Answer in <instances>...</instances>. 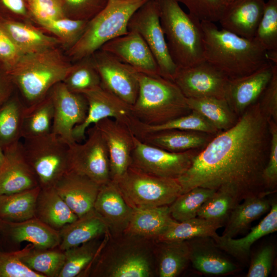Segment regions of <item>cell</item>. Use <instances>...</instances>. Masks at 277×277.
Wrapping results in <instances>:
<instances>
[{"instance_id":"31","label":"cell","mask_w":277,"mask_h":277,"mask_svg":"<svg viewBox=\"0 0 277 277\" xmlns=\"http://www.w3.org/2000/svg\"><path fill=\"white\" fill-rule=\"evenodd\" d=\"M153 252L157 276H178L190 263L187 241H154Z\"/></svg>"},{"instance_id":"19","label":"cell","mask_w":277,"mask_h":277,"mask_svg":"<svg viewBox=\"0 0 277 277\" xmlns=\"http://www.w3.org/2000/svg\"><path fill=\"white\" fill-rule=\"evenodd\" d=\"M100 49L107 52L139 72L160 74L156 62L141 35L128 32L105 44Z\"/></svg>"},{"instance_id":"36","label":"cell","mask_w":277,"mask_h":277,"mask_svg":"<svg viewBox=\"0 0 277 277\" xmlns=\"http://www.w3.org/2000/svg\"><path fill=\"white\" fill-rule=\"evenodd\" d=\"M18 251L19 260L30 269L44 277H58L65 262L64 251L38 249L29 244Z\"/></svg>"},{"instance_id":"57","label":"cell","mask_w":277,"mask_h":277,"mask_svg":"<svg viewBox=\"0 0 277 277\" xmlns=\"http://www.w3.org/2000/svg\"><path fill=\"white\" fill-rule=\"evenodd\" d=\"M4 158V151L2 149V148L0 147V165L2 163Z\"/></svg>"},{"instance_id":"51","label":"cell","mask_w":277,"mask_h":277,"mask_svg":"<svg viewBox=\"0 0 277 277\" xmlns=\"http://www.w3.org/2000/svg\"><path fill=\"white\" fill-rule=\"evenodd\" d=\"M0 277H44L26 267L19 260L18 251H0Z\"/></svg>"},{"instance_id":"6","label":"cell","mask_w":277,"mask_h":277,"mask_svg":"<svg viewBox=\"0 0 277 277\" xmlns=\"http://www.w3.org/2000/svg\"><path fill=\"white\" fill-rule=\"evenodd\" d=\"M138 77V91L132 111L141 123L160 125L191 111L186 97L173 81L139 71Z\"/></svg>"},{"instance_id":"30","label":"cell","mask_w":277,"mask_h":277,"mask_svg":"<svg viewBox=\"0 0 277 277\" xmlns=\"http://www.w3.org/2000/svg\"><path fill=\"white\" fill-rule=\"evenodd\" d=\"M169 205L133 209L129 224L124 232L155 240L174 222Z\"/></svg>"},{"instance_id":"23","label":"cell","mask_w":277,"mask_h":277,"mask_svg":"<svg viewBox=\"0 0 277 277\" xmlns=\"http://www.w3.org/2000/svg\"><path fill=\"white\" fill-rule=\"evenodd\" d=\"M93 209L104 220L112 235L126 230L133 212L111 180L100 186Z\"/></svg>"},{"instance_id":"20","label":"cell","mask_w":277,"mask_h":277,"mask_svg":"<svg viewBox=\"0 0 277 277\" xmlns=\"http://www.w3.org/2000/svg\"><path fill=\"white\" fill-rule=\"evenodd\" d=\"M0 165V195L9 194L38 186L37 178L24 155L22 142L4 150Z\"/></svg>"},{"instance_id":"2","label":"cell","mask_w":277,"mask_h":277,"mask_svg":"<svg viewBox=\"0 0 277 277\" xmlns=\"http://www.w3.org/2000/svg\"><path fill=\"white\" fill-rule=\"evenodd\" d=\"M154 241L123 232L109 234L99 253L83 276H157Z\"/></svg>"},{"instance_id":"28","label":"cell","mask_w":277,"mask_h":277,"mask_svg":"<svg viewBox=\"0 0 277 277\" xmlns=\"http://www.w3.org/2000/svg\"><path fill=\"white\" fill-rule=\"evenodd\" d=\"M59 230L58 248L62 251L109 233L106 224L93 208Z\"/></svg>"},{"instance_id":"56","label":"cell","mask_w":277,"mask_h":277,"mask_svg":"<svg viewBox=\"0 0 277 277\" xmlns=\"http://www.w3.org/2000/svg\"><path fill=\"white\" fill-rule=\"evenodd\" d=\"M14 88L8 71L0 65V106L12 95Z\"/></svg>"},{"instance_id":"34","label":"cell","mask_w":277,"mask_h":277,"mask_svg":"<svg viewBox=\"0 0 277 277\" xmlns=\"http://www.w3.org/2000/svg\"><path fill=\"white\" fill-rule=\"evenodd\" d=\"M39 186L23 191L0 195V220L19 222L35 216Z\"/></svg>"},{"instance_id":"54","label":"cell","mask_w":277,"mask_h":277,"mask_svg":"<svg viewBox=\"0 0 277 277\" xmlns=\"http://www.w3.org/2000/svg\"><path fill=\"white\" fill-rule=\"evenodd\" d=\"M22 53L0 27V65L8 72L22 56Z\"/></svg>"},{"instance_id":"5","label":"cell","mask_w":277,"mask_h":277,"mask_svg":"<svg viewBox=\"0 0 277 277\" xmlns=\"http://www.w3.org/2000/svg\"><path fill=\"white\" fill-rule=\"evenodd\" d=\"M155 1L169 52L177 68L205 60L201 21L186 13L176 0Z\"/></svg>"},{"instance_id":"37","label":"cell","mask_w":277,"mask_h":277,"mask_svg":"<svg viewBox=\"0 0 277 277\" xmlns=\"http://www.w3.org/2000/svg\"><path fill=\"white\" fill-rule=\"evenodd\" d=\"M191 111L206 118L220 132L235 124L239 117L232 110L225 98L213 97L186 98Z\"/></svg>"},{"instance_id":"22","label":"cell","mask_w":277,"mask_h":277,"mask_svg":"<svg viewBox=\"0 0 277 277\" xmlns=\"http://www.w3.org/2000/svg\"><path fill=\"white\" fill-rule=\"evenodd\" d=\"M53 187L78 217L93 208L100 185L85 175L69 170Z\"/></svg>"},{"instance_id":"40","label":"cell","mask_w":277,"mask_h":277,"mask_svg":"<svg viewBox=\"0 0 277 277\" xmlns=\"http://www.w3.org/2000/svg\"><path fill=\"white\" fill-rule=\"evenodd\" d=\"M222 226L197 216L184 221H175L154 241H184L200 237L218 240L216 230Z\"/></svg>"},{"instance_id":"8","label":"cell","mask_w":277,"mask_h":277,"mask_svg":"<svg viewBox=\"0 0 277 277\" xmlns=\"http://www.w3.org/2000/svg\"><path fill=\"white\" fill-rule=\"evenodd\" d=\"M112 181L133 209L169 206L182 194L177 179L156 176L131 166Z\"/></svg>"},{"instance_id":"42","label":"cell","mask_w":277,"mask_h":277,"mask_svg":"<svg viewBox=\"0 0 277 277\" xmlns=\"http://www.w3.org/2000/svg\"><path fill=\"white\" fill-rule=\"evenodd\" d=\"M216 190L197 187L181 194L169 205L171 217L177 222H182L197 216L202 206Z\"/></svg>"},{"instance_id":"46","label":"cell","mask_w":277,"mask_h":277,"mask_svg":"<svg viewBox=\"0 0 277 277\" xmlns=\"http://www.w3.org/2000/svg\"><path fill=\"white\" fill-rule=\"evenodd\" d=\"M201 22H219L227 6V0H176Z\"/></svg>"},{"instance_id":"7","label":"cell","mask_w":277,"mask_h":277,"mask_svg":"<svg viewBox=\"0 0 277 277\" xmlns=\"http://www.w3.org/2000/svg\"><path fill=\"white\" fill-rule=\"evenodd\" d=\"M148 0H109L105 7L88 21L78 40L70 48L75 60L92 55L105 44L128 32L133 13Z\"/></svg>"},{"instance_id":"38","label":"cell","mask_w":277,"mask_h":277,"mask_svg":"<svg viewBox=\"0 0 277 277\" xmlns=\"http://www.w3.org/2000/svg\"><path fill=\"white\" fill-rule=\"evenodd\" d=\"M54 108L49 93L41 100L25 107L23 115L22 138L41 136L51 133Z\"/></svg>"},{"instance_id":"48","label":"cell","mask_w":277,"mask_h":277,"mask_svg":"<svg viewBox=\"0 0 277 277\" xmlns=\"http://www.w3.org/2000/svg\"><path fill=\"white\" fill-rule=\"evenodd\" d=\"M109 0H61L65 16L89 21L102 10Z\"/></svg>"},{"instance_id":"13","label":"cell","mask_w":277,"mask_h":277,"mask_svg":"<svg viewBox=\"0 0 277 277\" xmlns=\"http://www.w3.org/2000/svg\"><path fill=\"white\" fill-rule=\"evenodd\" d=\"M83 94L87 102L88 109L84 122L76 125L73 130L75 142H81L85 138L87 129L100 121L111 118L127 125L132 130L137 122L130 105L101 85L84 91ZM132 131V130H131Z\"/></svg>"},{"instance_id":"15","label":"cell","mask_w":277,"mask_h":277,"mask_svg":"<svg viewBox=\"0 0 277 277\" xmlns=\"http://www.w3.org/2000/svg\"><path fill=\"white\" fill-rule=\"evenodd\" d=\"M49 94L54 108L51 132L70 145L75 142L74 128L87 116V102L83 94L70 91L63 82L54 85Z\"/></svg>"},{"instance_id":"3","label":"cell","mask_w":277,"mask_h":277,"mask_svg":"<svg viewBox=\"0 0 277 277\" xmlns=\"http://www.w3.org/2000/svg\"><path fill=\"white\" fill-rule=\"evenodd\" d=\"M204 60L228 78L249 74L269 62L267 51L253 39L240 36L214 23L201 22Z\"/></svg>"},{"instance_id":"50","label":"cell","mask_w":277,"mask_h":277,"mask_svg":"<svg viewBox=\"0 0 277 277\" xmlns=\"http://www.w3.org/2000/svg\"><path fill=\"white\" fill-rule=\"evenodd\" d=\"M268 121L270 133V146L262 177L266 189L272 193L276 192L277 186V123L269 120Z\"/></svg>"},{"instance_id":"16","label":"cell","mask_w":277,"mask_h":277,"mask_svg":"<svg viewBox=\"0 0 277 277\" xmlns=\"http://www.w3.org/2000/svg\"><path fill=\"white\" fill-rule=\"evenodd\" d=\"M229 78L206 60L177 68L173 81L186 98H225Z\"/></svg>"},{"instance_id":"32","label":"cell","mask_w":277,"mask_h":277,"mask_svg":"<svg viewBox=\"0 0 277 277\" xmlns=\"http://www.w3.org/2000/svg\"><path fill=\"white\" fill-rule=\"evenodd\" d=\"M268 196H252L239 203L231 212L221 237L235 238L245 232L254 221L269 211L272 201Z\"/></svg>"},{"instance_id":"21","label":"cell","mask_w":277,"mask_h":277,"mask_svg":"<svg viewBox=\"0 0 277 277\" xmlns=\"http://www.w3.org/2000/svg\"><path fill=\"white\" fill-rule=\"evenodd\" d=\"M190 263L200 273L210 276L233 274L240 270L239 265L225 255L210 237H200L187 241Z\"/></svg>"},{"instance_id":"52","label":"cell","mask_w":277,"mask_h":277,"mask_svg":"<svg viewBox=\"0 0 277 277\" xmlns=\"http://www.w3.org/2000/svg\"><path fill=\"white\" fill-rule=\"evenodd\" d=\"M274 257V247L271 244L261 247L252 256L247 277H267L271 273Z\"/></svg>"},{"instance_id":"9","label":"cell","mask_w":277,"mask_h":277,"mask_svg":"<svg viewBox=\"0 0 277 277\" xmlns=\"http://www.w3.org/2000/svg\"><path fill=\"white\" fill-rule=\"evenodd\" d=\"M24 155L41 188L53 187L70 170L69 145L52 132L23 139Z\"/></svg>"},{"instance_id":"12","label":"cell","mask_w":277,"mask_h":277,"mask_svg":"<svg viewBox=\"0 0 277 277\" xmlns=\"http://www.w3.org/2000/svg\"><path fill=\"white\" fill-rule=\"evenodd\" d=\"M83 143L69 145L70 170L85 175L100 186L111 181L110 165L103 136L95 125L89 128Z\"/></svg>"},{"instance_id":"49","label":"cell","mask_w":277,"mask_h":277,"mask_svg":"<svg viewBox=\"0 0 277 277\" xmlns=\"http://www.w3.org/2000/svg\"><path fill=\"white\" fill-rule=\"evenodd\" d=\"M27 4L30 15L41 26L66 16L61 0H31Z\"/></svg>"},{"instance_id":"55","label":"cell","mask_w":277,"mask_h":277,"mask_svg":"<svg viewBox=\"0 0 277 277\" xmlns=\"http://www.w3.org/2000/svg\"><path fill=\"white\" fill-rule=\"evenodd\" d=\"M29 15L25 0H0V18L17 20Z\"/></svg>"},{"instance_id":"26","label":"cell","mask_w":277,"mask_h":277,"mask_svg":"<svg viewBox=\"0 0 277 277\" xmlns=\"http://www.w3.org/2000/svg\"><path fill=\"white\" fill-rule=\"evenodd\" d=\"M277 230V204L272 201L271 207L267 214L245 236L239 238L224 239L220 235L215 241L223 251L241 262H247L250 254L252 245L261 238Z\"/></svg>"},{"instance_id":"1","label":"cell","mask_w":277,"mask_h":277,"mask_svg":"<svg viewBox=\"0 0 277 277\" xmlns=\"http://www.w3.org/2000/svg\"><path fill=\"white\" fill-rule=\"evenodd\" d=\"M268 121L258 102L231 128L214 135L177 180L182 193L201 187L230 193L240 202L271 193L262 177L270 146Z\"/></svg>"},{"instance_id":"41","label":"cell","mask_w":277,"mask_h":277,"mask_svg":"<svg viewBox=\"0 0 277 277\" xmlns=\"http://www.w3.org/2000/svg\"><path fill=\"white\" fill-rule=\"evenodd\" d=\"M165 130L192 131L211 135H215L220 132L206 118L194 111L160 125H145L137 120L132 131L135 136H137L144 133Z\"/></svg>"},{"instance_id":"27","label":"cell","mask_w":277,"mask_h":277,"mask_svg":"<svg viewBox=\"0 0 277 277\" xmlns=\"http://www.w3.org/2000/svg\"><path fill=\"white\" fill-rule=\"evenodd\" d=\"M0 221L7 226L8 232L15 242H29L38 249H54L59 246L60 230L49 226L36 217L19 222Z\"/></svg>"},{"instance_id":"33","label":"cell","mask_w":277,"mask_h":277,"mask_svg":"<svg viewBox=\"0 0 277 277\" xmlns=\"http://www.w3.org/2000/svg\"><path fill=\"white\" fill-rule=\"evenodd\" d=\"M35 217L57 230L78 217L54 187L41 188L36 201Z\"/></svg>"},{"instance_id":"24","label":"cell","mask_w":277,"mask_h":277,"mask_svg":"<svg viewBox=\"0 0 277 277\" xmlns=\"http://www.w3.org/2000/svg\"><path fill=\"white\" fill-rule=\"evenodd\" d=\"M264 0H233L219 21L222 28L244 38H253L265 6Z\"/></svg>"},{"instance_id":"44","label":"cell","mask_w":277,"mask_h":277,"mask_svg":"<svg viewBox=\"0 0 277 277\" xmlns=\"http://www.w3.org/2000/svg\"><path fill=\"white\" fill-rule=\"evenodd\" d=\"M73 68L63 82L71 91L82 93L101 85L100 78L92 56L83 58Z\"/></svg>"},{"instance_id":"59","label":"cell","mask_w":277,"mask_h":277,"mask_svg":"<svg viewBox=\"0 0 277 277\" xmlns=\"http://www.w3.org/2000/svg\"><path fill=\"white\" fill-rule=\"evenodd\" d=\"M26 1V2L27 3L28 2L31 1V0H25Z\"/></svg>"},{"instance_id":"45","label":"cell","mask_w":277,"mask_h":277,"mask_svg":"<svg viewBox=\"0 0 277 277\" xmlns=\"http://www.w3.org/2000/svg\"><path fill=\"white\" fill-rule=\"evenodd\" d=\"M253 39L266 51L277 50V0H268L265 3Z\"/></svg>"},{"instance_id":"18","label":"cell","mask_w":277,"mask_h":277,"mask_svg":"<svg viewBox=\"0 0 277 277\" xmlns=\"http://www.w3.org/2000/svg\"><path fill=\"white\" fill-rule=\"evenodd\" d=\"M274 65L268 62L249 74L229 78L225 99L238 117L258 102L272 77Z\"/></svg>"},{"instance_id":"53","label":"cell","mask_w":277,"mask_h":277,"mask_svg":"<svg viewBox=\"0 0 277 277\" xmlns=\"http://www.w3.org/2000/svg\"><path fill=\"white\" fill-rule=\"evenodd\" d=\"M258 102L267 119L277 123V65H274L272 77Z\"/></svg>"},{"instance_id":"43","label":"cell","mask_w":277,"mask_h":277,"mask_svg":"<svg viewBox=\"0 0 277 277\" xmlns=\"http://www.w3.org/2000/svg\"><path fill=\"white\" fill-rule=\"evenodd\" d=\"M240 202L229 193L216 191L202 206L197 216L225 226L235 207Z\"/></svg>"},{"instance_id":"25","label":"cell","mask_w":277,"mask_h":277,"mask_svg":"<svg viewBox=\"0 0 277 277\" xmlns=\"http://www.w3.org/2000/svg\"><path fill=\"white\" fill-rule=\"evenodd\" d=\"M214 135L180 130H165L140 134L143 142L164 150L181 152L202 149Z\"/></svg>"},{"instance_id":"4","label":"cell","mask_w":277,"mask_h":277,"mask_svg":"<svg viewBox=\"0 0 277 277\" xmlns=\"http://www.w3.org/2000/svg\"><path fill=\"white\" fill-rule=\"evenodd\" d=\"M73 65L53 48L22 55L8 72L27 107L43 99L54 85L63 82Z\"/></svg>"},{"instance_id":"14","label":"cell","mask_w":277,"mask_h":277,"mask_svg":"<svg viewBox=\"0 0 277 277\" xmlns=\"http://www.w3.org/2000/svg\"><path fill=\"white\" fill-rule=\"evenodd\" d=\"M91 56L100 78L101 86L132 105L138 91V71L101 49Z\"/></svg>"},{"instance_id":"35","label":"cell","mask_w":277,"mask_h":277,"mask_svg":"<svg viewBox=\"0 0 277 277\" xmlns=\"http://www.w3.org/2000/svg\"><path fill=\"white\" fill-rule=\"evenodd\" d=\"M108 235L97 237L64 250V264L58 277L83 276L99 253Z\"/></svg>"},{"instance_id":"47","label":"cell","mask_w":277,"mask_h":277,"mask_svg":"<svg viewBox=\"0 0 277 277\" xmlns=\"http://www.w3.org/2000/svg\"><path fill=\"white\" fill-rule=\"evenodd\" d=\"M87 22L65 16L47 23L42 26L71 47L83 34Z\"/></svg>"},{"instance_id":"11","label":"cell","mask_w":277,"mask_h":277,"mask_svg":"<svg viewBox=\"0 0 277 277\" xmlns=\"http://www.w3.org/2000/svg\"><path fill=\"white\" fill-rule=\"evenodd\" d=\"M131 165L147 173L177 179L190 167L201 150L170 152L143 142L134 135Z\"/></svg>"},{"instance_id":"10","label":"cell","mask_w":277,"mask_h":277,"mask_svg":"<svg viewBox=\"0 0 277 277\" xmlns=\"http://www.w3.org/2000/svg\"><path fill=\"white\" fill-rule=\"evenodd\" d=\"M128 30L141 35L156 62L160 75L173 81L177 67L169 52L155 0H148L133 13Z\"/></svg>"},{"instance_id":"29","label":"cell","mask_w":277,"mask_h":277,"mask_svg":"<svg viewBox=\"0 0 277 277\" xmlns=\"http://www.w3.org/2000/svg\"><path fill=\"white\" fill-rule=\"evenodd\" d=\"M0 27L23 55L55 48L60 43L58 38L18 20L0 18Z\"/></svg>"},{"instance_id":"39","label":"cell","mask_w":277,"mask_h":277,"mask_svg":"<svg viewBox=\"0 0 277 277\" xmlns=\"http://www.w3.org/2000/svg\"><path fill=\"white\" fill-rule=\"evenodd\" d=\"M25 108L22 101L12 95L0 106V147L3 151L20 142Z\"/></svg>"},{"instance_id":"17","label":"cell","mask_w":277,"mask_h":277,"mask_svg":"<svg viewBox=\"0 0 277 277\" xmlns=\"http://www.w3.org/2000/svg\"><path fill=\"white\" fill-rule=\"evenodd\" d=\"M95 125L100 130L106 146L111 180H115L131 165L134 135L127 125L111 118L103 119Z\"/></svg>"},{"instance_id":"58","label":"cell","mask_w":277,"mask_h":277,"mask_svg":"<svg viewBox=\"0 0 277 277\" xmlns=\"http://www.w3.org/2000/svg\"><path fill=\"white\" fill-rule=\"evenodd\" d=\"M233 0H227V5L232 2Z\"/></svg>"}]
</instances>
